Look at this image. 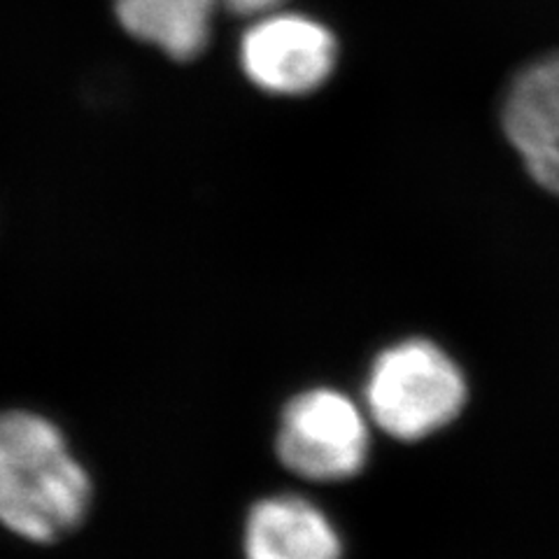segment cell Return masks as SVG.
I'll return each instance as SVG.
<instances>
[{"mask_svg": "<svg viewBox=\"0 0 559 559\" xmlns=\"http://www.w3.org/2000/svg\"><path fill=\"white\" fill-rule=\"evenodd\" d=\"M92 478L61 429L31 411L0 413V524L33 544L73 532L92 506Z\"/></svg>", "mask_w": 559, "mask_h": 559, "instance_id": "obj_1", "label": "cell"}, {"mask_svg": "<svg viewBox=\"0 0 559 559\" xmlns=\"http://www.w3.org/2000/svg\"><path fill=\"white\" fill-rule=\"evenodd\" d=\"M364 392L373 423L406 443L445 429L468 396L457 361L427 338H406L382 349Z\"/></svg>", "mask_w": 559, "mask_h": 559, "instance_id": "obj_2", "label": "cell"}, {"mask_svg": "<svg viewBox=\"0 0 559 559\" xmlns=\"http://www.w3.org/2000/svg\"><path fill=\"white\" fill-rule=\"evenodd\" d=\"M366 415L338 390L296 394L280 415L275 452L292 474L314 483L355 478L369 462Z\"/></svg>", "mask_w": 559, "mask_h": 559, "instance_id": "obj_3", "label": "cell"}, {"mask_svg": "<svg viewBox=\"0 0 559 559\" xmlns=\"http://www.w3.org/2000/svg\"><path fill=\"white\" fill-rule=\"evenodd\" d=\"M336 38L301 14H264L245 33L240 63L271 94L301 96L322 86L336 66Z\"/></svg>", "mask_w": 559, "mask_h": 559, "instance_id": "obj_4", "label": "cell"}, {"mask_svg": "<svg viewBox=\"0 0 559 559\" xmlns=\"http://www.w3.org/2000/svg\"><path fill=\"white\" fill-rule=\"evenodd\" d=\"M501 121L534 182L559 197V51L532 61L513 78Z\"/></svg>", "mask_w": 559, "mask_h": 559, "instance_id": "obj_5", "label": "cell"}, {"mask_svg": "<svg viewBox=\"0 0 559 559\" xmlns=\"http://www.w3.org/2000/svg\"><path fill=\"white\" fill-rule=\"evenodd\" d=\"M341 555L343 544L336 527L304 497L261 499L245 522L248 559H341Z\"/></svg>", "mask_w": 559, "mask_h": 559, "instance_id": "obj_6", "label": "cell"}, {"mask_svg": "<svg viewBox=\"0 0 559 559\" xmlns=\"http://www.w3.org/2000/svg\"><path fill=\"white\" fill-rule=\"evenodd\" d=\"M219 0H115L119 24L178 61L197 59L210 40Z\"/></svg>", "mask_w": 559, "mask_h": 559, "instance_id": "obj_7", "label": "cell"}, {"mask_svg": "<svg viewBox=\"0 0 559 559\" xmlns=\"http://www.w3.org/2000/svg\"><path fill=\"white\" fill-rule=\"evenodd\" d=\"M226 8L236 14H269L273 10H277L285 0H219Z\"/></svg>", "mask_w": 559, "mask_h": 559, "instance_id": "obj_8", "label": "cell"}]
</instances>
